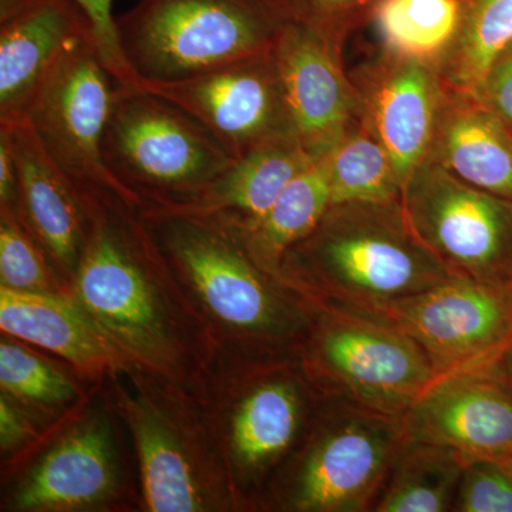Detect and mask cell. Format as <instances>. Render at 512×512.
I'll return each mask as SVG.
<instances>
[{
	"label": "cell",
	"instance_id": "obj_36",
	"mask_svg": "<svg viewBox=\"0 0 512 512\" xmlns=\"http://www.w3.org/2000/svg\"><path fill=\"white\" fill-rule=\"evenodd\" d=\"M497 366L498 369L501 370V373H503L505 380H507L512 387V346L501 356V359L497 362Z\"/></svg>",
	"mask_w": 512,
	"mask_h": 512
},
{
	"label": "cell",
	"instance_id": "obj_9",
	"mask_svg": "<svg viewBox=\"0 0 512 512\" xmlns=\"http://www.w3.org/2000/svg\"><path fill=\"white\" fill-rule=\"evenodd\" d=\"M234 393L224 426L229 477L244 500L264 501L311 431L323 396L298 359L251 360Z\"/></svg>",
	"mask_w": 512,
	"mask_h": 512
},
{
	"label": "cell",
	"instance_id": "obj_19",
	"mask_svg": "<svg viewBox=\"0 0 512 512\" xmlns=\"http://www.w3.org/2000/svg\"><path fill=\"white\" fill-rule=\"evenodd\" d=\"M320 160L295 136L275 138L249 151L200 190L147 202L144 215H201L248 225L262 217L292 180Z\"/></svg>",
	"mask_w": 512,
	"mask_h": 512
},
{
	"label": "cell",
	"instance_id": "obj_22",
	"mask_svg": "<svg viewBox=\"0 0 512 512\" xmlns=\"http://www.w3.org/2000/svg\"><path fill=\"white\" fill-rule=\"evenodd\" d=\"M427 158L474 187L512 200V131L474 97L446 89Z\"/></svg>",
	"mask_w": 512,
	"mask_h": 512
},
{
	"label": "cell",
	"instance_id": "obj_20",
	"mask_svg": "<svg viewBox=\"0 0 512 512\" xmlns=\"http://www.w3.org/2000/svg\"><path fill=\"white\" fill-rule=\"evenodd\" d=\"M0 328L55 353L89 376L121 370L126 359L72 299L59 293L0 289Z\"/></svg>",
	"mask_w": 512,
	"mask_h": 512
},
{
	"label": "cell",
	"instance_id": "obj_35",
	"mask_svg": "<svg viewBox=\"0 0 512 512\" xmlns=\"http://www.w3.org/2000/svg\"><path fill=\"white\" fill-rule=\"evenodd\" d=\"M33 429L28 414L5 393L0 397V443L3 451H12L30 440Z\"/></svg>",
	"mask_w": 512,
	"mask_h": 512
},
{
	"label": "cell",
	"instance_id": "obj_37",
	"mask_svg": "<svg viewBox=\"0 0 512 512\" xmlns=\"http://www.w3.org/2000/svg\"><path fill=\"white\" fill-rule=\"evenodd\" d=\"M510 466H511V468H512V458H511V460H510Z\"/></svg>",
	"mask_w": 512,
	"mask_h": 512
},
{
	"label": "cell",
	"instance_id": "obj_25",
	"mask_svg": "<svg viewBox=\"0 0 512 512\" xmlns=\"http://www.w3.org/2000/svg\"><path fill=\"white\" fill-rule=\"evenodd\" d=\"M511 43L512 0H461L457 35L437 64L444 87L471 96Z\"/></svg>",
	"mask_w": 512,
	"mask_h": 512
},
{
	"label": "cell",
	"instance_id": "obj_4",
	"mask_svg": "<svg viewBox=\"0 0 512 512\" xmlns=\"http://www.w3.org/2000/svg\"><path fill=\"white\" fill-rule=\"evenodd\" d=\"M90 231L72 276V301L126 359L170 370L173 336L147 272L157 244L126 202L87 200Z\"/></svg>",
	"mask_w": 512,
	"mask_h": 512
},
{
	"label": "cell",
	"instance_id": "obj_34",
	"mask_svg": "<svg viewBox=\"0 0 512 512\" xmlns=\"http://www.w3.org/2000/svg\"><path fill=\"white\" fill-rule=\"evenodd\" d=\"M0 211L19 217V170L8 128L0 127Z\"/></svg>",
	"mask_w": 512,
	"mask_h": 512
},
{
	"label": "cell",
	"instance_id": "obj_2",
	"mask_svg": "<svg viewBox=\"0 0 512 512\" xmlns=\"http://www.w3.org/2000/svg\"><path fill=\"white\" fill-rule=\"evenodd\" d=\"M279 276L313 302L365 309L457 278L410 227L400 202L332 204Z\"/></svg>",
	"mask_w": 512,
	"mask_h": 512
},
{
	"label": "cell",
	"instance_id": "obj_24",
	"mask_svg": "<svg viewBox=\"0 0 512 512\" xmlns=\"http://www.w3.org/2000/svg\"><path fill=\"white\" fill-rule=\"evenodd\" d=\"M464 464L447 448L406 440L373 512L453 511Z\"/></svg>",
	"mask_w": 512,
	"mask_h": 512
},
{
	"label": "cell",
	"instance_id": "obj_5",
	"mask_svg": "<svg viewBox=\"0 0 512 512\" xmlns=\"http://www.w3.org/2000/svg\"><path fill=\"white\" fill-rule=\"evenodd\" d=\"M404 443L403 417L323 397L302 446L264 501L293 512L373 511Z\"/></svg>",
	"mask_w": 512,
	"mask_h": 512
},
{
	"label": "cell",
	"instance_id": "obj_17",
	"mask_svg": "<svg viewBox=\"0 0 512 512\" xmlns=\"http://www.w3.org/2000/svg\"><path fill=\"white\" fill-rule=\"evenodd\" d=\"M119 466L106 417L67 431L30 468L12 497L13 510L79 511L109 503L119 491Z\"/></svg>",
	"mask_w": 512,
	"mask_h": 512
},
{
	"label": "cell",
	"instance_id": "obj_32",
	"mask_svg": "<svg viewBox=\"0 0 512 512\" xmlns=\"http://www.w3.org/2000/svg\"><path fill=\"white\" fill-rule=\"evenodd\" d=\"M471 97L493 111L512 131V43L495 57Z\"/></svg>",
	"mask_w": 512,
	"mask_h": 512
},
{
	"label": "cell",
	"instance_id": "obj_16",
	"mask_svg": "<svg viewBox=\"0 0 512 512\" xmlns=\"http://www.w3.org/2000/svg\"><path fill=\"white\" fill-rule=\"evenodd\" d=\"M94 36L74 0H0V127L28 120L57 63Z\"/></svg>",
	"mask_w": 512,
	"mask_h": 512
},
{
	"label": "cell",
	"instance_id": "obj_30",
	"mask_svg": "<svg viewBox=\"0 0 512 512\" xmlns=\"http://www.w3.org/2000/svg\"><path fill=\"white\" fill-rule=\"evenodd\" d=\"M453 511L512 512V468L507 461L464 464Z\"/></svg>",
	"mask_w": 512,
	"mask_h": 512
},
{
	"label": "cell",
	"instance_id": "obj_6",
	"mask_svg": "<svg viewBox=\"0 0 512 512\" xmlns=\"http://www.w3.org/2000/svg\"><path fill=\"white\" fill-rule=\"evenodd\" d=\"M313 305L298 362L326 399L404 417L439 379L426 352L402 330L365 313Z\"/></svg>",
	"mask_w": 512,
	"mask_h": 512
},
{
	"label": "cell",
	"instance_id": "obj_7",
	"mask_svg": "<svg viewBox=\"0 0 512 512\" xmlns=\"http://www.w3.org/2000/svg\"><path fill=\"white\" fill-rule=\"evenodd\" d=\"M104 163L140 200H173L200 190L235 158L191 114L141 87L117 84L103 138Z\"/></svg>",
	"mask_w": 512,
	"mask_h": 512
},
{
	"label": "cell",
	"instance_id": "obj_12",
	"mask_svg": "<svg viewBox=\"0 0 512 512\" xmlns=\"http://www.w3.org/2000/svg\"><path fill=\"white\" fill-rule=\"evenodd\" d=\"M138 87L191 114L235 160L275 138L295 136L272 53Z\"/></svg>",
	"mask_w": 512,
	"mask_h": 512
},
{
	"label": "cell",
	"instance_id": "obj_33",
	"mask_svg": "<svg viewBox=\"0 0 512 512\" xmlns=\"http://www.w3.org/2000/svg\"><path fill=\"white\" fill-rule=\"evenodd\" d=\"M367 2L369 0H293L298 18L338 35L348 22V16L362 9Z\"/></svg>",
	"mask_w": 512,
	"mask_h": 512
},
{
	"label": "cell",
	"instance_id": "obj_27",
	"mask_svg": "<svg viewBox=\"0 0 512 512\" xmlns=\"http://www.w3.org/2000/svg\"><path fill=\"white\" fill-rule=\"evenodd\" d=\"M332 204L400 202L402 184L386 148L357 119L323 157Z\"/></svg>",
	"mask_w": 512,
	"mask_h": 512
},
{
	"label": "cell",
	"instance_id": "obj_3",
	"mask_svg": "<svg viewBox=\"0 0 512 512\" xmlns=\"http://www.w3.org/2000/svg\"><path fill=\"white\" fill-rule=\"evenodd\" d=\"M295 18L293 0H138L116 29L140 86L269 55Z\"/></svg>",
	"mask_w": 512,
	"mask_h": 512
},
{
	"label": "cell",
	"instance_id": "obj_8",
	"mask_svg": "<svg viewBox=\"0 0 512 512\" xmlns=\"http://www.w3.org/2000/svg\"><path fill=\"white\" fill-rule=\"evenodd\" d=\"M402 207L414 234L451 274L512 289V200L427 158L404 184Z\"/></svg>",
	"mask_w": 512,
	"mask_h": 512
},
{
	"label": "cell",
	"instance_id": "obj_18",
	"mask_svg": "<svg viewBox=\"0 0 512 512\" xmlns=\"http://www.w3.org/2000/svg\"><path fill=\"white\" fill-rule=\"evenodd\" d=\"M8 128L19 170V220L47 258L73 276L90 231L80 191L49 157L28 121Z\"/></svg>",
	"mask_w": 512,
	"mask_h": 512
},
{
	"label": "cell",
	"instance_id": "obj_29",
	"mask_svg": "<svg viewBox=\"0 0 512 512\" xmlns=\"http://www.w3.org/2000/svg\"><path fill=\"white\" fill-rule=\"evenodd\" d=\"M0 282L15 292L57 293L50 259L18 215H0Z\"/></svg>",
	"mask_w": 512,
	"mask_h": 512
},
{
	"label": "cell",
	"instance_id": "obj_23",
	"mask_svg": "<svg viewBox=\"0 0 512 512\" xmlns=\"http://www.w3.org/2000/svg\"><path fill=\"white\" fill-rule=\"evenodd\" d=\"M330 205L328 171L320 158L289 183L259 220L242 227L234 225L259 264L279 275L286 252L318 227Z\"/></svg>",
	"mask_w": 512,
	"mask_h": 512
},
{
	"label": "cell",
	"instance_id": "obj_11",
	"mask_svg": "<svg viewBox=\"0 0 512 512\" xmlns=\"http://www.w3.org/2000/svg\"><path fill=\"white\" fill-rule=\"evenodd\" d=\"M412 338L437 376L493 366L512 346V289L451 278L397 301L349 309Z\"/></svg>",
	"mask_w": 512,
	"mask_h": 512
},
{
	"label": "cell",
	"instance_id": "obj_10",
	"mask_svg": "<svg viewBox=\"0 0 512 512\" xmlns=\"http://www.w3.org/2000/svg\"><path fill=\"white\" fill-rule=\"evenodd\" d=\"M116 87L94 36L86 37L57 63L26 121L84 200H119L141 210L140 200L104 163L103 138Z\"/></svg>",
	"mask_w": 512,
	"mask_h": 512
},
{
	"label": "cell",
	"instance_id": "obj_26",
	"mask_svg": "<svg viewBox=\"0 0 512 512\" xmlns=\"http://www.w3.org/2000/svg\"><path fill=\"white\" fill-rule=\"evenodd\" d=\"M461 0H376L373 19L384 50L439 64L460 25Z\"/></svg>",
	"mask_w": 512,
	"mask_h": 512
},
{
	"label": "cell",
	"instance_id": "obj_15",
	"mask_svg": "<svg viewBox=\"0 0 512 512\" xmlns=\"http://www.w3.org/2000/svg\"><path fill=\"white\" fill-rule=\"evenodd\" d=\"M355 87L359 119L386 148L403 188L433 147L446 97L439 70L384 50Z\"/></svg>",
	"mask_w": 512,
	"mask_h": 512
},
{
	"label": "cell",
	"instance_id": "obj_14",
	"mask_svg": "<svg viewBox=\"0 0 512 512\" xmlns=\"http://www.w3.org/2000/svg\"><path fill=\"white\" fill-rule=\"evenodd\" d=\"M406 440L454 451L464 463L512 458V387L497 363L441 376L403 417Z\"/></svg>",
	"mask_w": 512,
	"mask_h": 512
},
{
	"label": "cell",
	"instance_id": "obj_13",
	"mask_svg": "<svg viewBox=\"0 0 512 512\" xmlns=\"http://www.w3.org/2000/svg\"><path fill=\"white\" fill-rule=\"evenodd\" d=\"M339 37L295 18L272 50L293 134L316 158L325 157L359 119V97L340 62Z\"/></svg>",
	"mask_w": 512,
	"mask_h": 512
},
{
	"label": "cell",
	"instance_id": "obj_1",
	"mask_svg": "<svg viewBox=\"0 0 512 512\" xmlns=\"http://www.w3.org/2000/svg\"><path fill=\"white\" fill-rule=\"evenodd\" d=\"M143 217L164 262L249 360L298 359L315 305L259 264L234 224L201 215Z\"/></svg>",
	"mask_w": 512,
	"mask_h": 512
},
{
	"label": "cell",
	"instance_id": "obj_28",
	"mask_svg": "<svg viewBox=\"0 0 512 512\" xmlns=\"http://www.w3.org/2000/svg\"><path fill=\"white\" fill-rule=\"evenodd\" d=\"M0 386L2 393L16 403L43 412L60 409L77 396L69 377L32 350L10 340L0 343Z\"/></svg>",
	"mask_w": 512,
	"mask_h": 512
},
{
	"label": "cell",
	"instance_id": "obj_31",
	"mask_svg": "<svg viewBox=\"0 0 512 512\" xmlns=\"http://www.w3.org/2000/svg\"><path fill=\"white\" fill-rule=\"evenodd\" d=\"M92 23L94 42L104 66L119 86L138 87V79L126 62L119 37L116 16L113 15V0H74Z\"/></svg>",
	"mask_w": 512,
	"mask_h": 512
},
{
	"label": "cell",
	"instance_id": "obj_21",
	"mask_svg": "<svg viewBox=\"0 0 512 512\" xmlns=\"http://www.w3.org/2000/svg\"><path fill=\"white\" fill-rule=\"evenodd\" d=\"M121 406L136 443L147 510H207L210 495L200 466L173 421L144 394L127 396Z\"/></svg>",
	"mask_w": 512,
	"mask_h": 512
}]
</instances>
